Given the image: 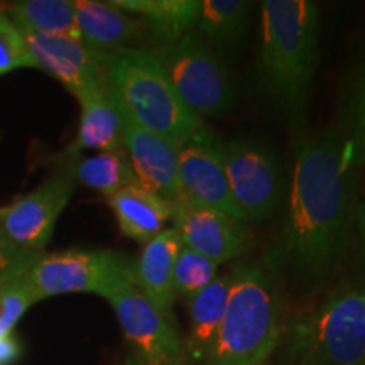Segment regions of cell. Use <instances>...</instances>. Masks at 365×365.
Returning <instances> with one entry per match:
<instances>
[{
  "label": "cell",
  "instance_id": "6da1fadb",
  "mask_svg": "<svg viewBox=\"0 0 365 365\" xmlns=\"http://www.w3.org/2000/svg\"><path fill=\"white\" fill-rule=\"evenodd\" d=\"M360 170L339 130L299 137L287 212L272 264L319 284L339 267L354 232Z\"/></svg>",
  "mask_w": 365,
  "mask_h": 365
},
{
  "label": "cell",
  "instance_id": "7a4b0ae2",
  "mask_svg": "<svg viewBox=\"0 0 365 365\" xmlns=\"http://www.w3.org/2000/svg\"><path fill=\"white\" fill-rule=\"evenodd\" d=\"M319 7L309 0L261 4L259 75L291 127L303 125L318 65Z\"/></svg>",
  "mask_w": 365,
  "mask_h": 365
},
{
  "label": "cell",
  "instance_id": "3957f363",
  "mask_svg": "<svg viewBox=\"0 0 365 365\" xmlns=\"http://www.w3.org/2000/svg\"><path fill=\"white\" fill-rule=\"evenodd\" d=\"M102 81L127 120L176 148L205 124L185 107L149 48L105 53Z\"/></svg>",
  "mask_w": 365,
  "mask_h": 365
},
{
  "label": "cell",
  "instance_id": "277c9868",
  "mask_svg": "<svg viewBox=\"0 0 365 365\" xmlns=\"http://www.w3.org/2000/svg\"><path fill=\"white\" fill-rule=\"evenodd\" d=\"M225 314L207 365H264L281 340V296L259 264L230 269Z\"/></svg>",
  "mask_w": 365,
  "mask_h": 365
},
{
  "label": "cell",
  "instance_id": "5b68a950",
  "mask_svg": "<svg viewBox=\"0 0 365 365\" xmlns=\"http://www.w3.org/2000/svg\"><path fill=\"white\" fill-rule=\"evenodd\" d=\"M294 365H365V279L336 286L289 327Z\"/></svg>",
  "mask_w": 365,
  "mask_h": 365
},
{
  "label": "cell",
  "instance_id": "8992f818",
  "mask_svg": "<svg viewBox=\"0 0 365 365\" xmlns=\"http://www.w3.org/2000/svg\"><path fill=\"white\" fill-rule=\"evenodd\" d=\"M176 95L196 117H222L235 102V80L225 59L196 31L149 48Z\"/></svg>",
  "mask_w": 365,
  "mask_h": 365
},
{
  "label": "cell",
  "instance_id": "52a82bcc",
  "mask_svg": "<svg viewBox=\"0 0 365 365\" xmlns=\"http://www.w3.org/2000/svg\"><path fill=\"white\" fill-rule=\"evenodd\" d=\"M38 301L61 294L91 293L108 299L134 281V261L115 250L66 249L39 254L27 269Z\"/></svg>",
  "mask_w": 365,
  "mask_h": 365
},
{
  "label": "cell",
  "instance_id": "ba28073f",
  "mask_svg": "<svg viewBox=\"0 0 365 365\" xmlns=\"http://www.w3.org/2000/svg\"><path fill=\"white\" fill-rule=\"evenodd\" d=\"M228 190L245 223L266 220L284 193L281 164L267 145L247 137L223 144Z\"/></svg>",
  "mask_w": 365,
  "mask_h": 365
},
{
  "label": "cell",
  "instance_id": "9c48e42d",
  "mask_svg": "<svg viewBox=\"0 0 365 365\" xmlns=\"http://www.w3.org/2000/svg\"><path fill=\"white\" fill-rule=\"evenodd\" d=\"M223 140L212 127L200 125L178 148L180 202L244 222L228 190ZM245 223V222H244Z\"/></svg>",
  "mask_w": 365,
  "mask_h": 365
},
{
  "label": "cell",
  "instance_id": "30bf717a",
  "mask_svg": "<svg viewBox=\"0 0 365 365\" xmlns=\"http://www.w3.org/2000/svg\"><path fill=\"white\" fill-rule=\"evenodd\" d=\"M143 365H185L186 346L178 323L166 318L130 281L107 299Z\"/></svg>",
  "mask_w": 365,
  "mask_h": 365
},
{
  "label": "cell",
  "instance_id": "8fae6325",
  "mask_svg": "<svg viewBox=\"0 0 365 365\" xmlns=\"http://www.w3.org/2000/svg\"><path fill=\"white\" fill-rule=\"evenodd\" d=\"M75 186L70 173L59 168L31 193L0 208V234L14 247L29 254H43Z\"/></svg>",
  "mask_w": 365,
  "mask_h": 365
},
{
  "label": "cell",
  "instance_id": "7c38bea8",
  "mask_svg": "<svg viewBox=\"0 0 365 365\" xmlns=\"http://www.w3.org/2000/svg\"><path fill=\"white\" fill-rule=\"evenodd\" d=\"M173 223L185 247L205 255L217 266L235 261L254 247L247 223L212 210L175 203Z\"/></svg>",
  "mask_w": 365,
  "mask_h": 365
},
{
  "label": "cell",
  "instance_id": "4fadbf2b",
  "mask_svg": "<svg viewBox=\"0 0 365 365\" xmlns=\"http://www.w3.org/2000/svg\"><path fill=\"white\" fill-rule=\"evenodd\" d=\"M22 36L36 68L56 78L75 98L90 86L102 83L103 51L59 36Z\"/></svg>",
  "mask_w": 365,
  "mask_h": 365
},
{
  "label": "cell",
  "instance_id": "5bb4252c",
  "mask_svg": "<svg viewBox=\"0 0 365 365\" xmlns=\"http://www.w3.org/2000/svg\"><path fill=\"white\" fill-rule=\"evenodd\" d=\"M125 118V117H124ZM137 182L171 203L180 202L178 148L156 134L127 120L124 144Z\"/></svg>",
  "mask_w": 365,
  "mask_h": 365
},
{
  "label": "cell",
  "instance_id": "9a60e30c",
  "mask_svg": "<svg viewBox=\"0 0 365 365\" xmlns=\"http://www.w3.org/2000/svg\"><path fill=\"white\" fill-rule=\"evenodd\" d=\"M76 100L80 102L78 132L58 159L66 163L81 158L85 150L105 153L120 149L124 144L125 118L103 81L81 91Z\"/></svg>",
  "mask_w": 365,
  "mask_h": 365
},
{
  "label": "cell",
  "instance_id": "2e32d148",
  "mask_svg": "<svg viewBox=\"0 0 365 365\" xmlns=\"http://www.w3.org/2000/svg\"><path fill=\"white\" fill-rule=\"evenodd\" d=\"M182 247L181 237L175 227H168L161 234L143 245L134 262V282L137 289L161 312L164 317L175 318V287L173 267Z\"/></svg>",
  "mask_w": 365,
  "mask_h": 365
},
{
  "label": "cell",
  "instance_id": "e0dca14e",
  "mask_svg": "<svg viewBox=\"0 0 365 365\" xmlns=\"http://www.w3.org/2000/svg\"><path fill=\"white\" fill-rule=\"evenodd\" d=\"M75 19L81 43L103 53L130 48L134 41L148 34L139 17L112 2L76 0Z\"/></svg>",
  "mask_w": 365,
  "mask_h": 365
},
{
  "label": "cell",
  "instance_id": "ac0fdd59",
  "mask_svg": "<svg viewBox=\"0 0 365 365\" xmlns=\"http://www.w3.org/2000/svg\"><path fill=\"white\" fill-rule=\"evenodd\" d=\"M107 203L122 235L143 245L166 230L168 223L175 218V203L145 190L139 182L108 196Z\"/></svg>",
  "mask_w": 365,
  "mask_h": 365
},
{
  "label": "cell",
  "instance_id": "d6986e66",
  "mask_svg": "<svg viewBox=\"0 0 365 365\" xmlns=\"http://www.w3.org/2000/svg\"><path fill=\"white\" fill-rule=\"evenodd\" d=\"M230 272L217 276L205 289L186 299L188 308V335H186V354L196 362H207L217 339L218 328L225 314Z\"/></svg>",
  "mask_w": 365,
  "mask_h": 365
},
{
  "label": "cell",
  "instance_id": "ffe728a7",
  "mask_svg": "<svg viewBox=\"0 0 365 365\" xmlns=\"http://www.w3.org/2000/svg\"><path fill=\"white\" fill-rule=\"evenodd\" d=\"M113 6L144 22L156 44H168L195 31L200 0H113Z\"/></svg>",
  "mask_w": 365,
  "mask_h": 365
},
{
  "label": "cell",
  "instance_id": "44dd1931",
  "mask_svg": "<svg viewBox=\"0 0 365 365\" xmlns=\"http://www.w3.org/2000/svg\"><path fill=\"white\" fill-rule=\"evenodd\" d=\"M252 2L245 0H200L195 31L218 53L234 51L247 36Z\"/></svg>",
  "mask_w": 365,
  "mask_h": 365
},
{
  "label": "cell",
  "instance_id": "7402d4cb",
  "mask_svg": "<svg viewBox=\"0 0 365 365\" xmlns=\"http://www.w3.org/2000/svg\"><path fill=\"white\" fill-rule=\"evenodd\" d=\"M0 9L21 33L80 41L71 0H16Z\"/></svg>",
  "mask_w": 365,
  "mask_h": 365
},
{
  "label": "cell",
  "instance_id": "603a6c76",
  "mask_svg": "<svg viewBox=\"0 0 365 365\" xmlns=\"http://www.w3.org/2000/svg\"><path fill=\"white\" fill-rule=\"evenodd\" d=\"M61 168L70 173L76 185L97 191L105 198L127 186L137 185L135 173L124 148L97 153L95 156L76 158L63 163Z\"/></svg>",
  "mask_w": 365,
  "mask_h": 365
},
{
  "label": "cell",
  "instance_id": "cb8c5ba5",
  "mask_svg": "<svg viewBox=\"0 0 365 365\" xmlns=\"http://www.w3.org/2000/svg\"><path fill=\"white\" fill-rule=\"evenodd\" d=\"M339 132L349 144L354 164L360 170L365 166V59L346 93Z\"/></svg>",
  "mask_w": 365,
  "mask_h": 365
},
{
  "label": "cell",
  "instance_id": "d4e9b609",
  "mask_svg": "<svg viewBox=\"0 0 365 365\" xmlns=\"http://www.w3.org/2000/svg\"><path fill=\"white\" fill-rule=\"evenodd\" d=\"M217 269L215 262L182 245L173 267V287L176 299H190L191 296L205 289L218 276Z\"/></svg>",
  "mask_w": 365,
  "mask_h": 365
},
{
  "label": "cell",
  "instance_id": "484cf974",
  "mask_svg": "<svg viewBox=\"0 0 365 365\" xmlns=\"http://www.w3.org/2000/svg\"><path fill=\"white\" fill-rule=\"evenodd\" d=\"M39 303L27 279V271L0 284V336L16 330L27 309Z\"/></svg>",
  "mask_w": 365,
  "mask_h": 365
},
{
  "label": "cell",
  "instance_id": "4316f807",
  "mask_svg": "<svg viewBox=\"0 0 365 365\" xmlns=\"http://www.w3.org/2000/svg\"><path fill=\"white\" fill-rule=\"evenodd\" d=\"M19 68H36L24 36L0 9V76Z\"/></svg>",
  "mask_w": 365,
  "mask_h": 365
},
{
  "label": "cell",
  "instance_id": "83f0119b",
  "mask_svg": "<svg viewBox=\"0 0 365 365\" xmlns=\"http://www.w3.org/2000/svg\"><path fill=\"white\" fill-rule=\"evenodd\" d=\"M38 255L39 254H29L14 247L11 242L0 234V284H4L14 276L26 272L33 266Z\"/></svg>",
  "mask_w": 365,
  "mask_h": 365
},
{
  "label": "cell",
  "instance_id": "f1b7e54d",
  "mask_svg": "<svg viewBox=\"0 0 365 365\" xmlns=\"http://www.w3.org/2000/svg\"><path fill=\"white\" fill-rule=\"evenodd\" d=\"M24 345L16 333L0 336V365H12L22 357Z\"/></svg>",
  "mask_w": 365,
  "mask_h": 365
},
{
  "label": "cell",
  "instance_id": "f546056e",
  "mask_svg": "<svg viewBox=\"0 0 365 365\" xmlns=\"http://www.w3.org/2000/svg\"><path fill=\"white\" fill-rule=\"evenodd\" d=\"M354 232L357 239V247L360 255L365 259V193L357 198L354 212Z\"/></svg>",
  "mask_w": 365,
  "mask_h": 365
},
{
  "label": "cell",
  "instance_id": "4dcf8cb0",
  "mask_svg": "<svg viewBox=\"0 0 365 365\" xmlns=\"http://www.w3.org/2000/svg\"><path fill=\"white\" fill-rule=\"evenodd\" d=\"M124 365H143V364H140L139 360H137L135 355H130V357L124 362Z\"/></svg>",
  "mask_w": 365,
  "mask_h": 365
},
{
  "label": "cell",
  "instance_id": "1f68e13d",
  "mask_svg": "<svg viewBox=\"0 0 365 365\" xmlns=\"http://www.w3.org/2000/svg\"><path fill=\"white\" fill-rule=\"evenodd\" d=\"M264 365H266V364H264Z\"/></svg>",
  "mask_w": 365,
  "mask_h": 365
}]
</instances>
